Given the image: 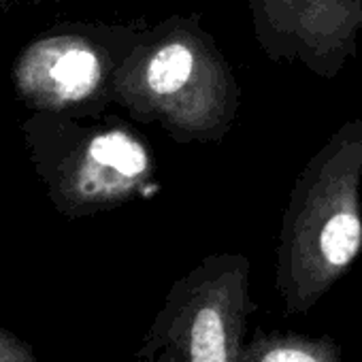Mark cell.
Segmentation results:
<instances>
[{
    "label": "cell",
    "mask_w": 362,
    "mask_h": 362,
    "mask_svg": "<svg viewBox=\"0 0 362 362\" xmlns=\"http://www.w3.org/2000/svg\"><path fill=\"white\" fill-rule=\"evenodd\" d=\"M362 117L341 124L290 190L275 250L288 315L309 313L362 254Z\"/></svg>",
    "instance_id": "6da1fadb"
},
{
    "label": "cell",
    "mask_w": 362,
    "mask_h": 362,
    "mask_svg": "<svg viewBox=\"0 0 362 362\" xmlns=\"http://www.w3.org/2000/svg\"><path fill=\"white\" fill-rule=\"evenodd\" d=\"M113 100L175 143H222L241 109L235 71L199 16H170L139 35L113 79Z\"/></svg>",
    "instance_id": "7a4b0ae2"
},
{
    "label": "cell",
    "mask_w": 362,
    "mask_h": 362,
    "mask_svg": "<svg viewBox=\"0 0 362 362\" xmlns=\"http://www.w3.org/2000/svg\"><path fill=\"white\" fill-rule=\"evenodd\" d=\"M26 143L54 207L88 218L158 192V166L145 139L117 117L39 113Z\"/></svg>",
    "instance_id": "3957f363"
},
{
    "label": "cell",
    "mask_w": 362,
    "mask_h": 362,
    "mask_svg": "<svg viewBox=\"0 0 362 362\" xmlns=\"http://www.w3.org/2000/svg\"><path fill=\"white\" fill-rule=\"evenodd\" d=\"M254 309L247 256L209 254L173 281L134 362H241Z\"/></svg>",
    "instance_id": "277c9868"
},
{
    "label": "cell",
    "mask_w": 362,
    "mask_h": 362,
    "mask_svg": "<svg viewBox=\"0 0 362 362\" xmlns=\"http://www.w3.org/2000/svg\"><path fill=\"white\" fill-rule=\"evenodd\" d=\"M132 28H71L45 35L13 62V88L37 113L94 117L113 100V79L139 41Z\"/></svg>",
    "instance_id": "5b68a950"
},
{
    "label": "cell",
    "mask_w": 362,
    "mask_h": 362,
    "mask_svg": "<svg viewBox=\"0 0 362 362\" xmlns=\"http://www.w3.org/2000/svg\"><path fill=\"white\" fill-rule=\"evenodd\" d=\"M254 39L271 62H294L320 79L358 56L362 0H243Z\"/></svg>",
    "instance_id": "8992f818"
},
{
    "label": "cell",
    "mask_w": 362,
    "mask_h": 362,
    "mask_svg": "<svg viewBox=\"0 0 362 362\" xmlns=\"http://www.w3.org/2000/svg\"><path fill=\"white\" fill-rule=\"evenodd\" d=\"M241 362H345V358L328 334L256 330L243 345Z\"/></svg>",
    "instance_id": "52a82bcc"
},
{
    "label": "cell",
    "mask_w": 362,
    "mask_h": 362,
    "mask_svg": "<svg viewBox=\"0 0 362 362\" xmlns=\"http://www.w3.org/2000/svg\"><path fill=\"white\" fill-rule=\"evenodd\" d=\"M0 362H41L35 347L16 332L0 326Z\"/></svg>",
    "instance_id": "ba28073f"
}]
</instances>
